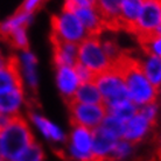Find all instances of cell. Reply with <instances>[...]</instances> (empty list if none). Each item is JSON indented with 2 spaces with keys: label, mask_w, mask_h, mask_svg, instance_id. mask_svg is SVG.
<instances>
[{
  "label": "cell",
  "mask_w": 161,
  "mask_h": 161,
  "mask_svg": "<svg viewBox=\"0 0 161 161\" xmlns=\"http://www.w3.org/2000/svg\"><path fill=\"white\" fill-rule=\"evenodd\" d=\"M124 74L126 97L138 108L142 105L158 102L160 90H158L141 71L136 58L123 57L117 63Z\"/></svg>",
  "instance_id": "cell-1"
},
{
  "label": "cell",
  "mask_w": 161,
  "mask_h": 161,
  "mask_svg": "<svg viewBox=\"0 0 161 161\" xmlns=\"http://www.w3.org/2000/svg\"><path fill=\"white\" fill-rule=\"evenodd\" d=\"M34 141L35 134L26 117L12 118L9 124L0 131V155L9 161H15Z\"/></svg>",
  "instance_id": "cell-2"
},
{
  "label": "cell",
  "mask_w": 161,
  "mask_h": 161,
  "mask_svg": "<svg viewBox=\"0 0 161 161\" xmlns=\"http://www.w3.org/2000/svg\"><path fill=\"white\" fill-rule=\"evenodd\" d=\"M52 42H68L80 44L86 39L89 33L82 26L74 9L62 7L52 16Z\"/></svg>",
  "instance_id": "cell-3"
},
{
  "label": "cell",
  "mask_w": 161,
  "mask_h": 161,
  "mask_svg": "<svg viewBox=\"0 0 161 161\" xmlns=\"http://www.w3.org/2000/svg\"><path fill=\"white\" fill-rule=\"evenodd\" d=\"M77 64L89 69L95 77L114 65L105 53L101 35H90L78 44Z\"/></svg>",
  "instance_id": "cell-4"
},
{
  "label": "cell",
  "mask_w": 161,
  "mask_h": 161,
  "mask_svg": "<svg viewBox=\"0 0 161 161\" xmlns=\"http://www.w3.org/2000/svg\"><path fill=\"white\" fill-rule=\"evenodd\" d=\"M93 130L71 125L64 144V154L70 161H93Z\"/></svg>",
  "instance_id": "cell-5"
},
{
  "label": "cell",
  "mask_w": 161,
  "mask_h": 161,
  "mask_svg": "<svg viewBox=\"0 0 161 161\" xmlns=\"http://www.w3.org/2000/svg\"><path fill=\"white\" fill-rule=\"evenodd\" d=\"M93 80L101 92L103 104H109L114 101L127 98L124 74L118 64H114L110 69L97 75Z\"/></svg>",
  "instance_id": "cell-6"
},
{
  "label": "cell",
  "mask_w": 161,
  "mask_h": 161,
  "mask_svg": "<svg viewBox=\"0 0 161 161\" xmlns=\"http://www.w3.org/2000/svg\"><path fill=\"white\" fill-rule=\"evenodd\" d=\"M25 117L33 131L40 134L44 141L54 146H64L68 132L60 124L55 123L37 110H27Z\"/></svg>",
  "instance_id": "cell-7"
},
{
  "label": "cell",
  "mask_w": 161,
  "mask_h": 161,
  "mask_svg": "<svg viewBox=\"0 0 161 161\" xmlns=\"http://www.w3.org/2000/svg\"><path fill=\"white\" fill-rule=\"evenodd\" d=\"M13 60L19 73L21 85L27 90V92L36 91L40 85L39 60L36 54L31 48L25 49L16 52L15 55H13Z\"/></svg>",
  "instance_id": "cell-8"
},
{
  "label": "cell",
  "mask_w": 161,
  "mask_h": 161,
  "mask_svg": "<svg viewBox=\"0 0 161 161\" xmlns=\"http://www.w3.org/2000/svg\"><path fill=\"white\" fill-rule=\"evenodd\" d=\"M69 117L71 125L83 126L86 129L95 130L99 127L106 116L104 104H85L71 101L68 103Z\"/></svg>",
  "instance_id": "cell-9"
},
{
  "label": "cell",
  "mask_w": 161,
  "mask_h": 161,
  "mask_svg": "<svg viewBox=\"0 0 161 161\" xmlns=\"http://www.w3.org/2000/svg\"><path fill=\"white\" fill-rule=\"evenodd\" d=\"M161 25V0H144L132 32L140 40L155 34Z\"/></svg>",
  "instance_id": "cell-10"
},
{
  "label": "cell",
  "mask_w": 161,
  "mask_h": 161,
  "mask_svg": "<svg viewBox=\"0 0 161 161\" xmlns=\"http://www.w3.org/2000/svg\"><path fill=\"white\" fill-rule=\"evenodd\" d=\"M27 106V90L22 85L0 92V112L7 114L8 117L15 118L25 116Z\"/></svg>",
  "instance_id": "cell-11"
},
{
  "label": "cell",
  "mask_w": 161,
  "mask_h": 161,
  "mask_svg": "<svg viewBox=\"0 0 161 161\" xmlns=\"http://www.w3.org/2000/svg\"><path fill=\"white\" fill-rule=\"evenodd\" d=\"M54 78H55V85H56L60 96L67 103H70L74 99V96L80 84L76 65H74V67H69V65L55 67Z\"/></svg>",
  "instance_id": "cell-12"
},
{
  "label": "cell",
  "mask_w": 161,
  "mask_h": 161,
  "mask_svg": "<svg viewBox=\"0 0 161 161\" xmlns=\"http://www.w3.org/2000/svg\"><path fill=\"white\" fill-rule=\"evenodd\" d=\"M154 127H155V124L149 121L138 111L133 117L125 121L123 139H126L136 145H139L140 142H144L151 137V134L154 131Z\"/></svg>",
  "instance_id": "cell-13"
},
{
  "label": "cell",
  "mask_w": 161,
  "mask_h": 161,
  "mask_svg": "<svg viewBox=\"0 0 161 161\" xmlns=\"http://www.w3.org/2000/svg\"><path fill=\"white\" fill-rule=\"evenodd\" d=\"M119 138L103 129L102 126L93 130L92 157L93 161H111L113 149Z\"/></svg>",
  "instance_id": "cell-14"
},
{
  "label": "cell",
  "mask_w": 161,
  "mask_h": 161,
  "mask_svg": "<svg viewBox=\"0 0 161 161\" xmlns=\"http://www.w3.org/2000/svg\"><path fill=\"white\" fill-rule=\"evenodd\" d=\"M74 12L80 21L82 26L89 33V35H101L104 32L105 27H108L96 5L75 8Z\"/></svg>",
  "instance_id": "cell-15"
},
{
  "label": "cell",
  "mask_w": 161,
  "mask_h": 161,
  "mask_svg": "<svg viewBox=\"0 0 161 161\" xmlns=\"http://www.w3.org/2000/svg\"><path fill=\"white\" fill-rule=\"evenodd\" d=\"M33 13L25 12L22 9L16 11L12 15L7 16L6 19L0 21V37L6 40L13 32H15L19 28H28L34 21Z\"/></svg>",
  "instance_id": "cell-16"
},
{
  "label": "cell",
  "mask_w": 161,
  "mask_h": 161,
  "mask_svg": "<svg viewBox=\"0 0 161 161\" xmlns=\"http://www.w3.org/2000/svg\"><path fill=\"white\" fill-rule=\"evenodd\" d=\"M53 44V62L55 67L77 64L78 44L68 42H52Z\"/></svg>",
  "instance_id": "cell-17"
},
{
  "label": "cell",
  "mask_w": 161,
  "mask_h": 161,
  "mask_svg": "<svg viewBox=\"0 0 161 161\" xmlns=\"http://www.w3.org/2000/svg\"><path fill=\"white\" fill-rule=\"evenodd\" d=\"M136 60L147 80L161 91V57L144 53V55Z\"/></svg>",
  "instance_id": "cell-18"
},
{
  "label": "cell",
  "mask_w": 161,
  "mask_h": 161,
  "mask_svg": "<svg viewBox=\"0 0 161 161\" xmlns=\"http://www.w3.org/2000/svg\"><path fill=\"white\" fill-rule=\"evenodd\" d=\"M142 3L144 0H120L119 27L130 29L132 32L140 14Z\"/></svg>",
  "instance_id": "cell-19"
},
{
  "label": "cell",
  "mask_w": 161,
  "mask_h": 161,
  "mask_svg": "<svg viewBox=\"0 0 161 161\" xmlns=\"http://www.w3.org/2000/svg\"><path fill=\"white\" fill-rule=\"evenodd\" d=\"M21 85V80L13 56L0 61V92Z\"/></svg>",
  "instance_id": "cell-20"
},
{
  "label": "cell",
  "mask_w": 161,
  "mask_h": 161,
  "mask_svg": "<svg viewBox=\"0 0 161 161\" xmlns=\"http://www.w3.org/2000/svg\"><path fill=\"white\" fill-rule=\"evenodd\" d=\"M96 6L108 27H119L120 0H97Z\"/></svg>",
  "instance_id": "cell-21"
},
{
  "label": "cell",
  "mask_w": 161,
  "mask_h": 161,
  "mask_svg": "<svg viewBox=\"0 0 161 161\" xmlns=\"http://www.w3.org/2000/svg\"><path fill=\"white\" fill-rule=\"evenodd\" d=\"M106 112L112 114L114 117L119 118L120 120L126 121L130 118L133 117L138 112V108L136 104H133L129 98H123L119 101H114L109 104H104Z\"/></svg>",
  "instance_id": "cell-22"
},
{
  "label": "cell",
  "mask_w": 161,
  "mask_h": 161,
  "mask_svg": "<svg viewBox=\"0 0 161 161\" xmlns=\"http://www.w3.org/2000/svg\"><path fill=\"white\" fill-rule=\"evenodd\" d=\"M73 101L78 102V103H85V104H102L103 103L101 92L97 88L95 80L80 83Z\"/></svg>",
  "instance_id": "cell-23"
},
{
  "label": "cell",
  "mask_w": 161,
  "mask_h": 161,
  "mask_svg": "<svg viewBox=\"0 0 161 161\" xmlns=\"http://www.w3.org/2000/svg\"><path fill=\"white\" fill-rule=\"evenodd\" d=\"M137 152V145L126 139H119L113 149L111 161H130Z\"/></svg>",
  "instance_id": "cell-24"
},
{
  "label": "cell",
  "mask_w": 161,
  "mask_h": 161,
  "mask_svg": "<svg viewBox=\"0 0 161 161\" xmlns=\"http://www.w3.org/2000/svg\"><path fill=\"white\" fill-rule=\"evenodd\" d=\"M9 46L13 49H15L16 52L25 50L29 48V35H28V28H19L15 32H13L6 39Z\"/></svg>",
  "instance_id": "cell-25"
},
{
  "label": "cell",
  "mask_w": 161,
  "mask_h": 161,
  "mask_svg": "<svg viewBox=\"0 0 161 161\" xmlns=\"http://www.w3.org/2000/svg\"><path fill=\"white\" fill-rule=\"evenodd\" d=\"M15 161H46V152L41 144L36 140L22 152Z\"/></svg>",
  "instance_id": "cell-26"
},
{
  "label": "cell",
  "mask_w": 161,
  "mask_h": 161,
  "mask_svg": "<svg viewBox=\"0 0 161 161\" xmlns=\"http://www.w3.org/2000/svg\"><path fill=\"white\" fill-rule=\"evenodd\" d=\"M101 126L106 131H109L110 133L114 134L117 138L121 139L123 134H124V127H125V121L120 120L119 118L114 117L112 114L106 112V116L102 121Z\"/></svg>",
  "instance_id": "cell-27"
},
{
  "label": "cell",
  "mask_w": 161,
  "mask_h": 161,
  "mask_svg": "<svg viewBox=\"0 0 161 161\" xmlns=\"http://www.w3.org/2000/svg\"><path fill=\"white\" fill-rule=\"evenodd\" d=\"M144 53L161 57V34H152L141 40Z\"/></svg>",
  "instance_id": "cell-28"
},
{
  "label": "cell",
  "mask_w": 161,
  "mask_h": 161,
  "mask_svg": "<svg viewBox=\"0 0 161 161\" xmlns=\"http://www.w3.org/2000/svg\"><path fill=\"white\" fill-rule=\"evenodd\" d=\"M138 111L144 116L145 118H147L149 121H152L154 124H157L159 118H160L161 114V105L158 102H152V103H148V104H145L140 106Z\"/></svg>",
  "instance_id": "cell-29"
},
{
  "label": "cell",
  "mask_w": 161,
  "mask_h": 161,
  "mask_svg": "<svg viewBox=\"0 0 161 161\" xmlns=\"http://www.w3.org/2000/svg\"><path fill=\"white\" fill-rule=\"evenodd\" d=\"M101 39L105 53L108 54V56L111 58V61H112L113 63L117 64L118 62L124 57V55L120 52L119 44L113 40V39H103V37H101Z\"/></svg>",
  "instance_id": "cell-30"
},
{
  "label": "cell",
  "mask_w": 161,
  "mask_h": 161,
  "mask_svg": "<svg viewBox=\"0 0 161 161\" xmlns=\"http://www.w3.org/2000/svg\"><path fill=\"white\" fill-rule=\"evenodd\" d=\"M44 1L46 0H24L20 6V9H22L25 12L35 14V12L43 5Z\"/></svg>",
  "instance_id": "cell-31"
},
{
  "label": "cell",
  "mask_w": 161,
  "mask_h": 161,
  "mask_svg": "<svg viewBox=\"0 0 161 161\" xmlns=\"http://www.w3.org/2000/svg\"><path fill=\"white\" fill-rule=\"evenodd\" d=\"M97 0H63V7L75 9L83 6H92L96 5Z\"/></svg>",
  "instance_id": "cell-32"
},
{
  "label": "cell",
  "mask_w": 161,
  "mask_h": 161,
  "mask_svg": "<svg viewBox=\"0 0 161 161\" xmlns=\"http://www.w3.org/2000/svg\"><path fill=\"white\" fill-rule=\"evenodd\" d=\"M76 70H77V74H78V77H80V83L95 80V75H93L89 69L84 68V67H82V65L76 64Z\"/></svg>",
  "instance_id": "cell-33"
},
{
  "label": "cell",
  "mask_w": 161,
  "mask_h": 161,
  "mask_svg": "<svg viewBox=\"0 0 161 161\" xmlns=\"http://www.w3.org/2000/svg\"><path fill=\"white\" fill-rule=\"evenodd\" d=\"M11 120H12V118L8 117L7 114H5V113L0 112V131H3V130L9 124V121Z\"/></svg>",
  "instance_id": "cell-34"
},
{
  "label": "cell",
  "mask_w": 161,
  "mask_h": 161,
  "mask_svg": "<svg viewBox=\"0 0 161 161\" xmlns=\"http://www.w3.org/2000/svg\"><path fill=\"white\" fill-rule=\"evenodd\" d=\"M6 57H8L6 54H5V49H4V46L1 43V40H0V61L5 60Z\"/></svg>",
  "instance_id": "cell-35"
},
{
  "label": "cell",
  "mask_w": 161,
  "mask_h": 161,
  "mask_svg": "<svg viewBox=\"0 0 161 161\" xmlns=\"http://www.w3.org/2000/svg\"><path fill=\"white\" fill-rule=\"evenodd\" d=\"M157 146H158V149L161 151V130L158 132V136H157Z\"/></svg>",
  "instance_id": "cell-36"
},
{
  "label": "cell",
  "mask_w": 161,
  "mask_h": 161,
  "mask_svg": "<svg viewBox=\"0 0 161 161\" xmlns=\"http://www.w3.org/2000/svg\"><path fill=\"white\" fill-rule=\"evenodd\" d=\"M155 34H161V25H160V27L158 28V31L155 32Z\"/></svg>",
  "instance_id": "cell-37"
},
{
  "label": "cell",
  "mask_w": 161,
  "mask_h": 161,
  "mask_svg": "<svg viewBox=\"0 0 161 161\" xmlns=\"http://www.w3.org/2000/svg\"><path fill=\"white\" fill-rule=\"evenodd\" d=\"M0 161H9V160H7V159H5V158H3L0 155Z\"/></svg>",
  "instance_id": "cell-38"
},
{
  "label": "cell",
  "mask_w": 161,
  "mask_h": 161,
  "mask_svg": "<svg viewBox=\"0 0 161 161\" xmlns=\"http://www.w3.org/2000/svg\"><path fill=\"white\" fill-rule=\"evenodd\" d=\"M159 157H160V160H161V151H159Z\"/></svg>",
  "instance_id": "cell-39"
}]
</instances>
